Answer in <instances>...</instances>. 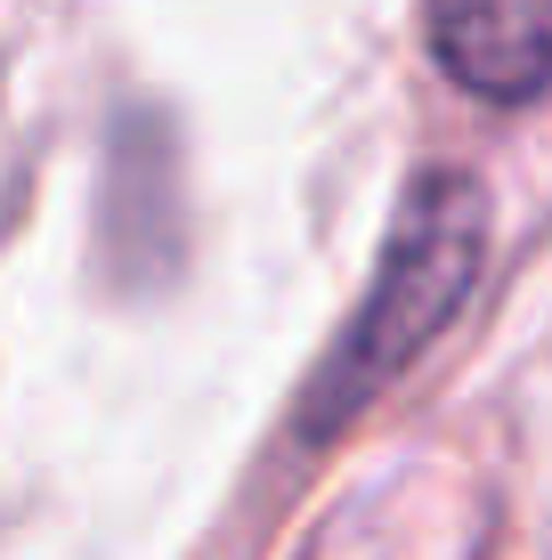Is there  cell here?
Wrapping results in <instances>:
<instances>
[{
  "mask_svg": "<svg viewBox=\"0 0 552 560\" xmlns=\"http://www.w3.org/2000/svg\"><path fill=\"white\" fill-rule=\"evenodd\" d=\"M480 260H488V187L455 163H423L398 187L383 260H374L350 325L333 334L309 398H301V439H333L341 422L366 415L463 317L471 284H480Z\"/></svg>",
  "mask_w": 552,
  "mask_h": 560,
  "instance_id": "obj_1",
  "label": "cell"
},
{
  "mask_svg": "<svg viewBox=\"0 0 552 560\" xmlns=\"http://www.w3.org/2000/svg\"><path fill=\"white\" fill-rule=\"evenodd\" d=\"M423 42L447 82L488 106L552 90V0H423Z\"/></svg>",
  "mask_w": 552,
  "mask_h": 560,
  "instance_id": "obj_2",
  "label": "cell"
}]
</instances>
